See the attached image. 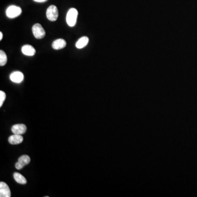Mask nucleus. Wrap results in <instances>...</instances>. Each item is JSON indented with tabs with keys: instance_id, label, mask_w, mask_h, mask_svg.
<instances>
[{
	"instance_id": "1",
	"label": "nucleus",
	"mask_w": 197,
	"mask_h": 197,
	"mask_svg": "<svg viewBox=\"0 0 197 197\" xmlns=\"http://www.w3.org/2000/svg\"><path fill=\"white\" fill-rule=\"evenodd\" d=\"M78 12L76 8H72L70 9L66 15V22L68 25L70 27H74L76 25L77 19Z\"/></svg>"
},
{
	"instance_id": "2",
	"label": "nucleus",
	"mask_w": 197,
	"mask_h": 197,
	"mask_svg": "<svg viewBox=\"0 0 197 197\" xmlns=\"http://www.w3.org/2000/svg\"><path fill=\"white\" fill-rule=\"evenodd\" d=\"M46 15L49 20L52 21H56L59 15L58 9L57 7L54 5H51L49 7L47 10Z\"/></svg>"
},
{
	"instance_id": "3",
	"label": "nucleus",
	"mask_w": 197,
	"mask_h": 197,
	"mask_svg": "<svg viewBox=\"0 0 197 197\" xmlns=\"http://www.w3.org/2000/svg\"><path fill=\"white\" fill-rule=\"evenodd\" d=\"M22 11L20 7L15 6H11L9 7L6 10V15L9 18H14L18 17L21 14Z\"/></svg>"
},
{
	"instance_id": "4",
	"label": "nucleus",
	"mask_w": 197,
	"mask_h": 197,
	"mask_svg": "<svg viewBox=\"0 0 197 197\" xmlns=\"http://www.w3.org/2000/svg\"><path fill=\"white\" fill-rule=\"evenodd\" d=\"M32 32L35 37L37 39H42L46 35L44 29L40 24H36L32 26Z\"/></svg>"
},
{
	"instance_id": "5",
	"label": "nucleus",
	"mask_w": 197,
	"mask_h": 197,
	"mask_svg": "<svg viewBox=\"0 0 197 197\" xmlns=\"http://www.w3.org/2000/svg\"><path fill=\"white\" fill-rule=\"evenodd\" d=\"M11 192L8 186L4 182L0 183V197H10Z\"/></svg>"
},
{
	"instance_id": "6",
	"label": "nucleus",
	"mask_w": 197,
	"mask_h": 197,
	"mask_svg": "<svg viewBox=\"0 0 197 197\" xmlns=\"http://www.w3.org/2000/svg\"><path fill=\"white\" fill-rule=\"evenodd\" d=\"M26 131V127L23 124H18L14 125L12 127V132L14 134L21 135Z\"/></svg>"
},
{
	"instance_id": "7",
	"label": "nucleus",
	"mask_w": 197,
	"mask_h": 197,
	"mask_svg": "<svg viewBox=\"0 0 197 197\" xmlns=\"http://www.w3.org/2000/svg\"><path fill=\"white\" fill-rule=\"evenodd\" d=\"M24 75L20 71H15L13 72L10 75V79L12 82L19 83L22 82L24 80Z\"/></svg>"
},
{
	"instance_id": "8",
	"label": "nucleus",
	"mask_w": 197,
	"mask_h": 197,
	"mask_svg": "<svg viewBox=\"0 0 197 197\" xmlns=\"http://www.w3.org/2000/svg\"><path fill=\"white\" fill-rule=\"evenodd\" d=\"M21 52L27 56H33L36 53V50L31 45H24L21 48Z\"/></svg>"
},
{
	"instance_id": "9",
	"label": "nucleus",
	"mask_w": 197,
	"mask_h": 197,
	"mask_svg": "<svg viewBox=\"0 0 197 197\" xmlns=\"http://www.w3.org/2000/svg\"><path fill=\"white\" fill-rule=\"evenodd\" d=\"M66 46V42L65 41V40L61 39V38L55 40L52 43L53 48L55 50L61 49L65 48Z\"/></svg>"
},
{
	"instance_id": "10",
	"label": "nucleus",
	"mask_w": 197,
	"mask_h": 197,
	"mask_svg": "<svg viewBox=\"0 0 197 197\" xmlns=\"http://www.w3.org/2000/svg\"><path fill=\"white\" fill-rule=\"evenodd\" d=\"M8 141L12 145H18L23 141V137L21 135H13L9 136Z\"/></svg>"
},
{
	"instance_id": "11",
	"label": "nucleus",
	"mask_w": 197,
	"mask_h": 197,
	"mask_svg": "<svg viewBox=\"0 0 197 197\" xmlns=\"http://www.w3.org/2000/svg\"><path fill=\"white\" fill-rule=\"evenodd\" d=\"M89 42V38L86 36H83L78 40L76 43V47L78 49L83 48L86 46Z\"/></svg>"
},
{
	"instance_id": "12",
	"label": "nucleus",
	"mask_w": 197,
	"mask_h": 197,
	"mask_svg": "<svg viewBox=\"0 0 197 197\" xmlns=\"http://www.w3.org/2000/svg\"><path fill=\"white\" fill-rule=\"evenodd\" d=\"M14 178L15 181L21 185H25L27 183V181L26 180L24 176H23L21 174L18 172H15L14 175Z\"/></svg>"
},
{
	"instance_id": "13",
	"label": "nucleus",
	"mask_w": 197,
	"mask_h": 197,
	"mask_svg": "<svg viewBox=\"0 0 197 197\" xmlns=\"http://www.w3.org/2000/svg\"><path fill=\"white\" fill-rule=\"evenodd\" d=\"M18 162L21 164L22 166H26L30 162V158L27 155H21L18 159Z\"/></svg>"
},
{
	"instance_id": "14",
	"label": "nucleus",
	"mask_w": 197,
	"mask_h": 197,
	"mask_svg": "<svg viewBox=\"0 0 197 197\" xmlns=\"http://www.w3.org/2000/svg\"><path fill=\"white\" fill-rule=\"evenodd\" d=\"M7 62V57L4 51L0 50V66H3L6 64Z\"/></svg>"
},
{
	"instance_id": "15",
	"label": "nucleus",
	"mask_w": 197,
	"mask_h": 197,
	"mask_svg": "<svg viewBox=\"0 0 197 197\" xmlns=\"http://www.w3.org/2000/svg\"><path fill=\"white\" fill-rule=\"evenodd\" d=\"M6 98V95L4 92H3L2 90L0 91V107H2L3 103L4 102Z\"/></svg>"
},
{
	"instance_id": "16",
	"label": "nucleus",
	"mask_w": 197,
	"mask_h": 197,
	"mask_svg": "<svg viewBox=\"0 0 197 197\" xmlns=\"http://www.w3.org/2000/svg\"><path fill=\"white\" fill-rule=\"evenodd\" d=\"M15 168H16V169H17L18 170H20V169H23V168L24 167V166H22L21 164L19 163L18 161L17 162V163L15 164Z\"/></svg>"
},
{
	"instance_id": "17",
	"label": "nucleus",
	"mask_w": 197,
	"mask_h": 197,
	"mask_svg": "<svg viewBox=\"0 0 197 197\" xmlns=\"http://www.w3.org/2000/svg\"><path fill=\"white\" fill-rule=\"evenodd\" d=\"M35 2H46L47 0H34Z\"/></svg>"
},
{
	"instance_id": "18",
	"label": "nucleus",
	"mask_w": 197,
	"mask_h": 197,
	"mask_svg": "<svg viewBox=\"0 0 197 197\" xmlns=\"http://www.w3.org/2000/svg\"><path fill=\"white\" fill-rule=\"evenodd\" d=\"M2 38H3V34L2 32H0V40H2Z\"/></svg>"
}]
</instances>
